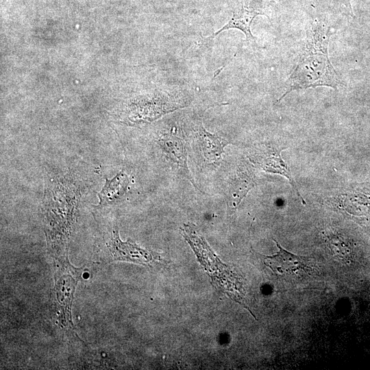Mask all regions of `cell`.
Wrapping results in <instances>:
<instances>
[{"mask_svg":"<svg viewBox=\"0 0 370 370\" xmlns=\"http://www.w3.org/2000/svg\"><path fill=\"white\" fill-rule=\"evenodd\" d=\"M330 29L323 22L314 21L307 32L305 47L299 60L286 82V90L281 101L293 90L317 86L337 90L343 85L340 75L329 58L328 44Z\"/></svg>","mask_w":370,"mask_h":370,"instance_id":"1","label":"cell"},{"mask_svg":"<svg viewBox=\"0 0 370 370\" xmlns=\"http://www.w3.org/2000/svg\"><path fill=\"white\" fill-rule=\"evenodd\" d=\"M284 148L280 149L271 145H260L252 151L249 158L256 167L264 171L278 174L288 180L297 195L301 198V202L306 204L304 199L299 193L290 169L281 156V151Z\"/></svg>","mask_w":370,"mask_h":370,"instance_id":"2","label":"cell"},{"mask_svg":"<svg viewBox=\"0 0 370 370\" xmlns=\"http://www.w3.org/2000/svg\"><path fill=\"white\" fill-rule=\"evenodd\" d=\"M273 241L278 251L272 256H263V262L275 275L296 276L312 269L307 257L294 254L283 248L276 240Z\"/></svg>","mask_w":370,"mask_h":370,"instance_id":"3","label":"cell"},{"mask_svg":"<svg viewBox=\"0 0 370 370\" xmlns=\"http://www.w3.org/2000/svg\"><path fill=\"white\" fill-rule=\"evenodd\" d=\"M258 15H266L261 0H244L240 8L233 12L232 17L223 27L216 32L213 36L229 29H238L242 31L246 39L255 42V38L251 32V25L253 20Z\"/></svg>","mask_w":370,"mask_h":370,"instance_id":"4","label":"cell"},{"mask_svg":"<svg viewBox=\"0 0 370 370\" xmlns=\"http://www.w3.org/2000/svg\"><path fill=\"white\" fill-rule=\"evenodd\" d=\"M108 246L114 260H127L138 264H149L157 259L156 254L143 249L130 241L123 242L116 230H112Z\"/></svg>","mask_w":370,"mask_h":370,"instance_id":"5","label":"cell"},{"mask_svg":"<svg viewBox=\"0 0 370 370\" xmlns=\"http://www.w3.org/2000/svg\"><path fill=\"white\" fill-rule=\"evenodd\" d=\"M256 177L247 164L238 166L227 189V201L230 208L235 210L247 193L256 185Z\"/></svg>","mask_w":370,"mask_h":370,"instance_id":"6","label":"cell"},{"mask_svg":"<svg viewBox=\"0 0 370 370\" xmlns=\"http://www.w3.org/2000/svg\"><path fill=\"white\" fill-rule=\"evenodd\" d=\"M129 183V177L123 170L110 180L106 178L103 188L97 193L99 206H103L119 201L127 192Z\"/></svg>","mask_w":370,"mask_h":370,"instance_id":"7","label":"cell"},{"mask_svg":"<svg viewBox=\"0 0 370 370\" xmlns=\"http://www.w3.org/2000/svg\"><path fill=\"white\" fill-rule=\"evenodd\" d=\"M195 136L204 157L208 160L217 161L221 158L224 146L227 144L226 140L207 132L201 123L197 127Z\"/></svg>","mask_w":370,"mask_h":370,"instance_id":"8","label":"cell"},{"mask_svg":"<svg viewBox=\"0 0 370 370\" xmlns=\"http://www.w3.org/2000/svg\"><path fill=\"white\" fill-rule=\"evenodd\" d=\"M157 143L174 162L188 171L186 151L180 138L175 136L164 134L158 138Z\"/></svg>","mask_w":370,"mask_h":370,"instance_id":"9","label":"cell"},{"mask_svg":"<svg viewBox=\"0 0 370 370\" xmlns=\"http://www.w3.org/2000/svg\"><path fill=\"white\" fill-rule=\"evenodd\" d=\"M346 201L352 206L354 214L364 215L370 214V188H362L349 193Z\"/></svg>","mask_w":370,"mask_h":370,"instance_id":"10","label":"cell"}]
</instances>
